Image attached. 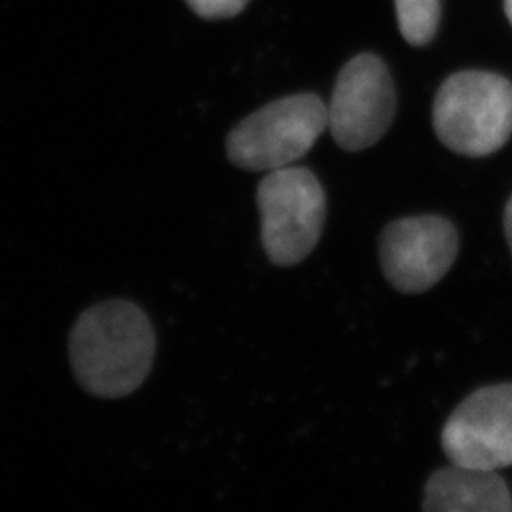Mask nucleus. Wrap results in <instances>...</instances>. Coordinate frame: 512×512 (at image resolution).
<instances>
[{
    "label": "nucleus",
    "instance_id": "obj_1",
    "mask_svg": "<svg viewBox=\"0 0 512 512\" xmlns=\"http://www.w3.org/2000/svg\"><path fill=\"white\" fill-rule=\"evenodd\" d=\"M156 334L137 304L107 300L80 313L69 334V363L78 385L99 399L135 393L154 365Z\"/></svg>",
    "mask_w": 512,
    "mask_h": 512
},
{
    "label": "nucleus",
    "instance_id": "obj_2",
    "mask_svg": "<svg viewBox=\"0 0 512 512\" xmlns=\"http://www.w3.org/2000/svg\"><path fill=\"white\" fill-rule=\"evenodd\" d=\"M433 128L440 143L456 154H494L511 139V82L484 71L450 76L435 97Z\"/></svg>",
    "mask_w": 512,
    "mask_h": 512
},
{
    "label": "nucleus",
    "instance_id": "obj_3",
    "mask_svg": "<svg viewBox=\"0 0 512 512\" xmlns=\"http://www.w3.org/2000/svg\"><path fill=\"white\" fill-rule=\"evenodd\" d=\"M260 238L270 262L289 268L311 255L327 219V196L306 167L268 171L258 184Z\"/></svg>",
    "mask_w": 512,
    "mask_h": 512
},
{
    "label": "nucleus",
    "instance_id": "obj_4",
    "mask_svg": "<svg viewBox=\"0 0 512 512\" xmlns=\"http://www.w3.org/2000/svg\"><path fill=\"white\" fill-rule=\"evenodd\" d=\"M329 128V110L315 93H298L256 110L226 139L232 164L245 171H274L304 158Z\"/></svg>",
    "mask_w": 512,
    "mask_h": 512
},
{
    "label": "nucleus",
    "instance_id": "obj_5",
    "mask_svg": "<svg viewBox=\"0 0 512 512\" xmlns=\"http://www.w3.org/2000/svg\"><path fill=\"white\" fill-rule=\"evenodd\" d=\"M327 110L338 147L348 152L374 147L397 110V93L384 61L372 54L353 57L336 78Z\"/></svg>",
    "mask_w": 512,
    "mask_h": 512
},
{
    "label": "nucleus",
    "instance_id": "obj_6",
    "mask_svg": "<svg viewBox=\"0 0 512 512\" xmlns=\"http://www.w3.org/2000/svg\"><path fill=\"white\" fill-rule=\"evenodd\" d=\"M458 251V230L437 215L393 220L380 236L385 279L404 294L435 287L452 268Z\"/></svg>",
    "mask_w": 512,
    "mask_h": 512
},
{
    "label": "nucleus",
    "instance_id": "obj_7",
    "mask_svg": "<svg viewBox=\"0 0 512 512\" xmlns=\"http://www.w3.org/2000/svg\"><path fill=\"white\" fill-rule=\"evenodd\" d=\"M452 463L497 471L512 465V384L478 389L454 410L442 429Z\"/></svg>",
    "mask_w": 512,
    "mask_h": 512
},
{
    "label": "nucleus",
    "instance_id": "obj_8",
    "mask_svg": "<svg viewBox=\"0 0 512 512\" xmlns=\"http://www.w3.org/2000/svg\"><path fill=\"white\" fill-rule=\"evenodd\" d=\"M421 507L427 512H509L512 501L495 471L452 463L429 476Z\"/></svg>",
    "mask_w": 512,
    "mask_h": 512
},
{
    "label": "nucleus",
    "instance_id": "obj_9",
    "mask_svg": "<svg viewBox=\"0 0 512 512\" xmlns=\"http://www.w3.org/2000/svg\"><path fill=\"white\" fill-rule=\"evenodd\" d=\"M399 29L412 46L431 42L440 19V0H395Z\"/></svg>",
    "mask_w": 512,
    "mask_h": 512
},
{
    "label": "nucleus",
    "instance_id": "obj_10",
    "mask_svg": "<svg viewBox=\"0 0 512 512\" xmlns=\"http://www.w3.org/2000/svg\"><path fill=\"white\" fill-rule=\"evenodd\" d=\"M192 12L203 19H226L238 16L249 0H184Z\"/></svg>",
    "mask_w": 512,
    "mask_h": 512
},
{
    "label": "nucleus",
    "instance_id": "obj_11",
    "mask_svg": "<svg viewBox=\"0 0 512 512\" xmlns=\"http://www.w3.org/2000/svg\"><path fill=\"white\" fill-rule=\"evenodd\" d=\"M505 236H507V243L512 251V198L505 207Z\"/></svg>",
    "mask_w": 512,
    "mask_h": 512
},
{
    "label": "nucleus",
    "instance_id": "obj_12",
    "mask_svg": "<svg viewBox=\"0 0 512 512\" xmlns=\"http://www.w3.org/2000/svg\"><path fill=\"white\" fill-rule=\"evenodd\" d=\"M505 12H507V18L512 23V0H505Z\"/></svg>",
    "mask_w": 512,
    "mask_h": 512
}]
</instances>
